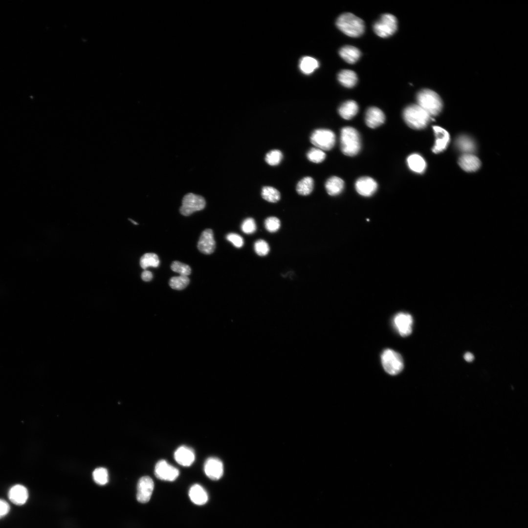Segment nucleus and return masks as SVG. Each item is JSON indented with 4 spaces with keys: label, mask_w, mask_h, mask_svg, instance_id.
Here are the masks:
<instances>
[{
    "label": "nucleus",
    "mask_w": 528,
    "mask_h": 528,
    "mask_svg": "<svg viewBox=\"0 0 528 528\" xmlns=\"http://www.w3.org/2000/svg\"><path fill=\"white\" fill-rule=\"evenodd\" d=\"M336 24L340 31L351 37H359L364 32L365 25L362 20L351 13H345L339 16Z\"/></svg>",
    "instance_id": "1"
},
{
    "label": "nucleus",
    "mask_w": 528,
    "mask_h": 528,
    "mask_svg": "<svg viewBox=\"0 0 528 528\" xmlns=\"http://www.w3.org/2000/svg\"><path fill=\"white\" fill-rule=\"evenodd\" d=\"M403 116L408 126L415 130L425 128L431 118V116L418 104L406 107L403 110Z\"/></svg>",
    "instance_id": "2"
},
{
    "label": "nucleus",
    "mask_w": 528,
    "mask_h": 528,
    "mask_svg": "<svg viewBox=\"0 0 528 528\" xmlns=\"http://www.w3.org/2000/svg\"><path fill=\"white\" fill-rule=\"evenodd\" d=\"M418 105L431 116L439 114L442 108V102L440 96L429 89H423L417 94Z\"/></svg>",
    "instance_id": "3"
},
{
    "label": "nucleus",
    "mask_w": 528,
    "mask_h": 528,
    "mask_svg": "<svg viewBox=\"0 0 528 528\" xmlns=\"http://www.w3.org/2000/svg\"><path fill=\"white\" fill-rule=\"evenodd\" d=\"M341 150L348 156H354L361 149V140L358 132L351 127L342 129L340 134Z\"/></svg>",
    "instance_id": "4"
},
{
    "label": "nucleus",
    "mask_w": 528,
    "mask_h": 528,
    "mask_svg": "<svg viewBox=\"0 0 528 528\" xmlns=\"http://www.w3.org/2000/svg\"><path fill=\"white\" fill-rule=\"evenodd\" d=\"M381 360L383 369L389 374H397L403 369V360L401 355L393 350H385L381 355Z\"/></svg>",
    "instance_id": "5"
},
{
    "label": "nucleus",
    "mask_w": 528,
    "mask_h": 528,
    "mask_svg": "<svg viewBox=\"0 0 528 528\" xmlns=\"http://www.w3.org/2000/svg\"><path fill=\"white\" fill-rule=\"evenodd\" d=\"M397 27V22L396 17L388 13L382 15L373 26L375 33L381 38L392 36L396 31Z\"/></svg>",
    "instance_id": "6"
},
{
    "label": "nucleus",
    "mask_w": 528,
    "mask_h": 528,
    "mask_svg": "<svg viewBox=\"0 0 528 528\" xmlns=\"http://www.w3.org/2000/svg\"><path fill=\"white\" fill-rule=\"evenodd\" d=\"M310 140L317 148L328 151L331 150L335 145V135L330 130L320 129L312 132Z\"/></svg>",
    "instance_id": "7"
},
{
    "label": "nucleus",
    "mask_w": 528,
    "mask_h": 528,
    "mask_svg": "<svg viewBox=\"0 0 528 528\" xmlns=\"http://www.w3.org/2000/svg\"><path fill=\"white\" fill-rule=\"evenodd\" d=\"M205 205L206 201L203 197L189 193L183 198L179 210L182 215L187 216L195 212L203 209Z\"/></svg>",
    "instance_id": "8"
},
{
    "label": "nucleus",
    "mask_w": 528,
    "mask_h": 528,
    "mask_svg": "<svg viewBox=\"0 0 528 528\" xmlns=\"http://www.w3.org/2000/svg\"><path fill=\"white\" fill-rule=\"evenodd\" d=\"M179 470L164 460L159 461L154 467V474L159 479L173 481L179 476Z\"/></svg>",
    "instance_id": "9"
},
{
    "label": "nucleus",
    "mask_w": 528,
    "mask_h": 528,
    "mask_svg": "<svg viewBox=\"0 0 528 528\" xmlns=\"http://www.w3.org/2000/svg\"><path fill=\"white\" fill-rule=\"evenodd\" d=\"M154 488V483L149 476L142 477L137 485L136 499L141 503H146L151 498Z\"/></svg>",
    "instance_id": "10"
},
{
    "label": "nucleus",
    "mask_w": 528,
    "mask_h": 528,
    "mask_svg": "<svg viewBox=\"0 0 528 528\" xmlns=\"http://www.w3.org/2000/svg\"><path fill=\"white\" fill-rule=\"evenodd\" d=\"M413 323L412 316L407 313H398L393 318L395 329L403 337L408 336L412 333Z\"/></svg>",
    "instance_id": "11"
},
{
    "label": "nucleus",
    "mask_w": 528,
    "mask_h": 528,
    "mask_svg": "<svg viewBox=\"0 0 528 528\" xmlns=\"http://www.w3.org/2000/svg\"><path fill=\"white\" fill-rule=\"evenodd\" d=\"M204 470L209 478L212 480H218L223 473V463L219 459L210 457L204 463Z\"/></svg>",
    "instance_id": "12"
},
{
    "label": "nucleus",
    "mask_w": 528,
    "mask_h": 528,
    "mask_svg": "<svg viewBox=\"0 0 528 528\" xmlns=\"http://www.w3.org/2000/svg\"><path fill=\"white\" fill-rule=\"evenodd\" d=\"M216 248L213 232L211 229H206L201 233L198 243V248L202 253L210 254Z\"/></svg>",
    "instance_id": "13"
},
{
    "label": "nucleus",
    "mask_w": 528,
    "mask_h": 528,
    "mask_svg": "<svg viewBox=\"0 0 528 528\" xmlns=\"http://www.w3.org/2000/svg\"><path fill=\"white\" fill-rule=\"evenodd\" d=\"M433 130L436 140L432 150L433 153L438 154L447 148L450 142V135L446 130L440 126H433Z\"/></svg>",
    "instance_id": "14"
},
{
    "label": "nucleus",
    "mask_w": 528,
    "mask_h": 528,
    "mask_svg": "<svg viewBox=\"0 0 528 528\" xmlns=\"http://www.w3.org/2000/svg\"><path fill=\"white\" fill-rule=\"evenodd\" d=\"M355 187L356 191L360 195L369 197L375 193L377 188V184L373 178L364 176L356 180Z\"/></svg>",
    "instance_id": "15"
},
{
    "label": "nucleus",
    "mask_w": 528,
    "mask_h": 528,
    "mask_svg": "<svg viewBox=\"0 0 528 528\" xmlns=\"http://www.w3.org/2000/svg\"><path fill=\"white\" fill-rule=\"evenodd\" d=\"M174 458L180 465L190 466L194 462L195 455L193 450L186 446H181L174 453Z\"/></svg>",
    "instance_id": "16"
},
{
    "label": "nucleus",
    "mask_w": 528,
    "mask_h": 528,
    "mask_svg": "<svg viewBox=\"0 0 528 528\" xmlns=\"http://www.w3.org/2000/svg\"><path fill=\"white\" fill-rule=\"evenodd\" d=\"M385 116L383 112L375 107L369 108L365 114V122L371 128H375L381 125L385 121Z\"/></svg>",
    "instance_id": "17"
},
{
    "label": "nucleus",
    "mask_w": 528,
    "mask_h": 528,
    "mask_svg": "<svg viewBox=\"0 0 528 528\" xmlns=\"http://www.w3.org/2000/svg\"><path fill=\"white\" fill-rule=\"evenodd\" d=\"M8 498L11 502L15 505H23L26 503L28 498L27 489L22 485H15L9 490Z\"/></svg>",
    "instance_id": "18"
},
{
    "label": "nucleus",
    "mask_w": 528,
    "mask_h": 528,
    "mask_svg": "<svg viewBox=\"0 0 528 528\" xmlns=\"http://www.w3.org/2000/svg\"><path fill=\"white\" fill-rule=\"evenodd\" d=\"M458 163L461 168L467 172L476 171L481 166L480 159L472 154H464L459 158Z\"/></svg>",
    "instance_id": "19"
},
{
    "label": "nucleus",
    "mask_w": 528,
    "mask_h": 528,
    "mask_svg": "<svg viewBox=\"0 0 528 528\" xmlns=\"http://www.w3.org/2000/svg\"><path fill=\"white\" fill-rule=\"evenodd\" d=\"M191 501L197 505H203L208 501V495L205 489L199 484H195L189 491Z\"/></svg>",
    "instance_id": "20"
},
{
    "label": "nucleus",
    "mask_w": 528,
    "mask_h": 528,
    "mask_svg": "<svg viewBox=\"0 0 528 528\" xmlns=\"http://www.w3.org/2000/svg\"><path fill=\"white\" fill-rule=\"evenodd\" d=\"M340 57L349 64H354L359 59L361 52L356 47L352 45H345L339 51Z\"/></svg>",
    "instance_id": "21"
},
{
    "label": "nucleus",
    "mask_w": 528,
    "mask_h": 528,
    "mask_svg": "<svg viewBox=\"0 0 528 528\" xmlns=\"http://www.w3.org/2000/svg\"><path fill=\"white\" fill-rule=\"evenodd\" d=\"M358 111V105L353 100H348L344 102L338 109L340 115L346 120L352 118L357 114Z\"/></svg>",
    "instance_id": "22"
},
{
    "label": "nucleus",
    "mask_w": 528,
    "mask_h": 528,
    "mask_svg": "<svg viewBox=\"0 0 528 528\" xmlns=\"http://www.w3.org/2000/svg\"><path fill=\"white\" fill-rule=\"evenodd\" d=\"M337 79L342 85L348 88L353 87L357 82V76L355 72L349 69L340 71L338 74Z\"/></svg>",
    "instance_id": "23"
},
{
    "label": "nucleus",
    "mask_w": 528,
    "mask_h": 528,
    "mask_svg": "<svg viewBox=\"0 0 528 528\" xmlns=\"http://www.w3.org/2000/svg\"><path fill=\"white\" fill-rule=\"evenodd\" d=\"M409 168L417 173H423L426 168V163L424 158L419 154H413L410 155L407 159Z\"/></svg>",
    "instance_id": "24"
},
{
    "label": "nucleus",
    "mask_w": 528,
    "mask_h": 528,
    "mask_svg": "<svg viewBox=\"0 0 528 528\" xmlns=\"http://www.w3.org/2000/svg\"><path fill=\"white\" fill-rule=\"evenodd\" d=\"M344 182L339 177L332 176L329 178L325 183V188L328 194L336 196L342 192L344 189Z\"/></svg>",
    "instance_id": "25"
},
{
    "label": "nucleus",
    "mask_w": 528,
    "mask_h": 528,
    "mask_svg": "<svg viewBox=\"0 0 528 528\" xmlns=\"http://www.w3.org/2000/svg\"><path fill=\"white\" fill-rule=\"evenodd\" d=\"M458 149L465 154H472L476 150V145L473 140L466 135H461L456 141Z\"/></svg>",
    "instance_id": "26"
},
{
    "label": "nucleus",
    "mask_w": 528,
    "mask_h": 528,
    "mask_svg": "<svg viewBox=\"0 0 528 528\" xmlns=\"http://www.w3.org/2000/svg\"><path fill=\"white\" fill-rule=\"evenodd\" d=\"M319 66V62L310 56H305L302 58L299 64L300 70L305 74L312 73Z\"/></svg>",
    "instance_id": "27"
},
{
    "label": "nucleus",
    "mask_w": 528,
    "mask_h": 528,
    "mask_svg": "<svg viewBox=\"0 0 528 528\" xmlns=\"http://www.w3.org/2000/svg\"><path fill=\"white\" fill-rule=\"evenodd\" d=\"M313 180L311 177H305L297 183L296 191L300 195H308L313 190Z\"/></svg>",
    "instance_id": "28"
},
{
    "label": "nucleus",
    "mask_w": 528,
    "mask_h": 528,
    "mask_svg": "<svg viewBox=\"0 0 528 528\" xmlns=\"http://www.w3.org/2000/svg\"><path fill=\"white\" fill-rule=\"evenodd\" d=\"M159 260L157 255L153 253L144 254L140 258V264L143 269L152 266L156 267L159 265Z\"/></svg>",
    "instance_id": "29"
},
{
    "label": "nucleus",
    "mask_w": 528,
    "mask_h": 528,
    "mask_svg": "<svg viewBox=\"0 0 528 528\" xmlns=\"http://www.w3.org/2000/svg\"><path fill=\"white\" fill-rule=\"evenodd\" d=\"M262 196L264 199L270 202H276L280 198L279 192L275 188L264 186L262 190Z\"/></svg>",
    "instance_id": "30"
},
{
    "label": "nucleus",
    "mask_w": 528,
    "mask_h": 528,
    "mask_svg": "<svg viewBox=\"0 0 528 528\" xmlns=\"http://www.w3.org/2000/svg\"><path fill=\"white\" fill-rule=\"evenodd\" d=\"M190 279L187 276L180 275L172 277L169 280V285L171 288L176 290H182L189 284Z\"/></svg>",
    "instance_id": "31"
},
{
    "label": "nucleus",
    "mask_w": 528,
    "mask_h": 528,
    "mask_svg": "<svg viewBox=\"0 0 528 528\" xmlns=\"http://www.w3.org/2000/svg\"><path fill=\"white\" fill-rule=\"evenodd\" d=\"M92 476L94 482L99 485H105L109 481L108 470L104 467L96 468L93 472Z\"/></svg>",
    "instance_id": "32"
},
{
    "label": "nucleus",
    "mask_w": 528,
    "mask_h": 528,
    "mask_svg": "<svg viewBox=\"0 0 528 528\" xmlns=\"http://www.w3.org/2000/svg\"><path fill=\"white\" fill-rule=\"evenodd\" d=\"M307 156L309 161L318 163L322 162L325 159L326 154L321 149L312 148L308 152Z\"/></svg>",
    "instance_id": "33"
},
{
    "label": "nucleus",
    "mask_w": 528,
    "mask_h": 528,
    "mask_svg": "<svg viewBox=\"0 0 528 528\" xmlns=\"http://www.w3.org/2000/svg\"><path fill=\"white\" fill-rule=\"evenodd\" d=\"M282 157L283 155L281 151L278 150H273L266 154L265 160L269 165L275 166L280 163Z\"/></svg>",
    "instance_id": "34"
},
{
    "label": "nucleus",
    "mask_w": 528,
    "mask_h": 528,
    "mask_svg": "<svg viewBox=\"0 0 528 528\" xmlns=\"http://www.w3.org/2000/svg\"><path fill=\"white\" fill-rule=\"evenodd\" d=\"M171 269L180 274V275L187 276L191 272L190 266L179 261H174L171 265Z\"/></svg>",
    "instance_id": "35"
},
{
    "label": "nucleus",
    "mask_w": 528,
    "mask_h": 528,
    "mask_svg": "<svg viewBox=\"0 0 528 528\" xmlns=\"http://www.w3.org/2000/svg\"><path fill=\"white\" fill-rule=\"evenodd\" d=\"M280 220L274 217L267 218L264 221V226L266 229L270 232H275L280 227Z\"/></svg>",
    "instance_id": "36"
},
{
    "label": "nucleus",
    "mask_w": 528,
    "mask_h": 528,
    "mask_svg": "<svg viewBox=\"0 0 528 528\" xmlns=\"http://www.w3.org/2000/svg\"><path fill=\"white\" fill-rule=\"evenodd\" d=\"M254 249L256 253L259 256H264L268 254L269 251V247L268 243L264 240H259L256 241L254 244Z\"/></svg>",
    "instance_id": "37"
},
{
    "label": "nucleus",
    "mask_w": 528,
    "mask_h": 528,
    "mask_svg": "<svg viewBox=\"0 0 528 528\" xmlns=\"http://www.w3.org/2000/svg\"><path fill=\"white\" fill-rule=\"evenodd\" d=\"M242 230L247 234L253 233L256 230V225L252 218L245 219L242 224Z\"/></svg>",
    "instance_id": "38"
},
{
    "label": "nucleus",
    "mask_w": 528,
    "mask_h": 528,
    "mask_svg": "<svg viewBox=\"0 0 528 528\" xmlns=\"http://www.w3.org/2000/svg\"><path fill=\"white\" fill-rule=\"evenodd\" d=\"M226 239L231 242L235 247L240 248L243 244L242 238L235 233H229L226 236Z\"/></svg>",
    "instance_id": "39"
},
{
    "label": "nucleus",
    "mask_w": 528,
    "mask_h": 528,
    "mask_svg": "<svg viewBox=\"0 0 528 528\" xmlns=\"http://www.w3.org/2000/svg\"><path fill=\"white\" fill-rule=\"evenodd\" d=\"M9 510L8 504L4 500L0 499V518L7 515Z\"/></svg>",
    "instance_id": "40"
},
{
    "label": "nucleus",
    "mask_w": 528,
    "mask_h": 528,
    "mask_svg": "<svg viewBox=\"0 0 528 528\" xmlns=\"http://www.w3.org/2000/svg\"><path fill=\"white\" fill-rule=\"evenodd\" d=\"M141 278L144 281H150L153 278V274L150 271L144 270L141 274Z\"/></svg>",
    "instance_id": "41"
},
{
    "label": "nucleus",
    "mask_w": 528,
    "mask_h": 528,
    "mask_svg": "<svg viewBox=\"0 0 528 528\" xmlns=\"http://www.w3.org/2000/svg\"><path fill=\"white\" fill-rule=\"evenodd\" d=\"M464 358L467 362H471L474 359V355L471 352H468L464 354Z\"/></svg>",
    "instance_id": "42"
},
{
    "label": "nucleus",
    "mask_w": 528,
    "mask_h": 528,
    "mask_svg": "<svg viewBox=\"0 0 528 528\" xmlns=\"http://www.w3.org/2000/svg\"><path fill=\"white\" fill-rule=\"evenodd\" d=\"M129 220H131V221H132V223H133V224H136H136H138V223H137L136 222H135V221H133V220H132V219H129Z\"/></svg>",
    "instance_id": "43"
}]
</instances>
